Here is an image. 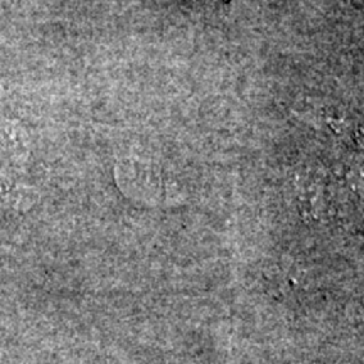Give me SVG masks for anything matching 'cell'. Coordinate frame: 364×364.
Listing matches in <instances>:
<instances>
[{
    "instance_id": "1",
    "label": "cell",
    "mask_w": 364,
    "mask_h": 364,
    "mask_svg": "<svg viewBox=\"0 0 364 364\" xmlns=\"http://www.w3.org/2000/svg\"><path fill=\"white\" fill-rule=\"evenodd\" d=\"M27 152V139L22 129L14 125L0 127V159L9 164L24 161Z\"/></svg>"
}]
</instances>
